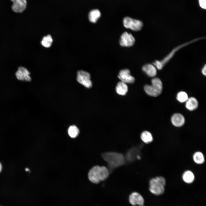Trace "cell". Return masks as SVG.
I'll return each mask as SVG.
<instances>
[{
	"mask_svg": "<svg viewBox=\"0 0 206 206\" xmlns=\"http://www.w3.org/2000/svg\"><path fill=\"white\" fill-rule=\"evenodd\" d=\"M142 140L146 144H148L153 140V137L152 134L149 131H144L140 135Z\"/></svg>",
	"mask_w": 206,
	"mask_h": 206,
	"instance_id": "cell-19",
	"label": "cell"
},
{
	"mask_svg": "<svg viewBox=\"0 0 206 206\" xmlns=\"http://www.w3.org/2000/svg\"><path fill=\"white\" fill-rule=\"evenodd\" d=\"M171 120L173 125L177 127L182 126L185 122V119L183 116L179 113L173 114L171 117Z\"/></svg>",
	"mask_w": 206,
	"mask_h": 206,
	"instance_id": "cell-13",
	"label": "cell"
},
{
	"mask_svg": "<svg viewBox=\"0 0 206 206\" xmlns=\"http://www.w3.org/2000/svg\"></svg>",
	"mask_w": 206,
	"mask_h": 206,
	"instance_id": "cell-28",
	"label": "cell"
},
{
	"mask_svg": "<svg viewBox=\"0 0 206 206\" xmlns=\"http://www.w3.org/2000/svg\"><path fill=\"white\" fill-rule=\"evenodd\" d=\"M201 72L202 74L205 76L206 75V64H205L203 67L202 68Z\"/></svg>",
	"mask_w": 206,
	"mask_h": 206,
	"instance_id": "cell-25",
	"label": "cell"
},
{
	"mask_svg": "<svg viewBox=\"0 0 206 206\" xmlns=\"http://www.w3.org/2000/svg\"><path fill=\"white\" fill-rule=\"evenodd\" d=\"M199 3L200 6L202 9H206V0H199Z\"/></svg>",
	"mask_w": 206,
	"mask_h": 206,
	"instance_id": "cell-24",
	"label": "cell"
},
{
	"mask_svg": "<svg viewBox=\"0 0 206 206\" xmlns=\"http://www.w3.org/2000/svg\"><path fill=\"white\" fill-rule=\"evenodd\" d=\"M144 90L148 95L156 97L162 93L163 85L161 80L158 78H154L151 80V85H146L144 87Z\"/></svg>",
	"mask_w": 206,
	"mask_h": 206,
	"instance_id": "cell-4",
	"label": "cell"
},
{
	"mask_svg": "<svg viewBox=\"0 0 206 206\" xmlns=\"http://www.w3.org/2000/svg\"><path fill=\"white\" fill-rule=\"evenodd\" d=\"M198 105L197 100L193 97L188 98L186 102L185 106L187 109L190 111H193L197 109Z\"/></svg>",
	"mask_w": 206,
	"mask_h": 206,
	"instance_id": "cell-15",
	"label": "cell"
},
{
	"mask_svg": "<svg viewBox=\"0 0 206 206\" xmlns=\"http://www.w3.org/2000/svg\"><path fill=\"white\" fill-rule=\"evenodd\" d=\"M15 76L19 80L29 82L31 80L30 72L27 69L23 67L18 68L16 72Z\"/></svg>",
	"mask_w": 206,
	"mask_h": 206,
	"instance_id": "cell-9",
	"label": "cell"
},
{
	"mask_svg": "<svg viewBox=\"0 0 206 206\" xmlns=\"http://www.w3.org/2000/svg\"><path fill=\"white\" fill-rule=\"evenodd\" d=\"M77 80L80 84L87 88H90L92 86L90 80V75L88 72L83 70L78 71L77 72Z\"/></svg>",
	"mask_w": 206,
	"mask_h": 206,
	"instance_id": "cell-7",
	"label": "cell"
},
{
	"mask_svg": "<svg viewBox=\"0 0 206 206\" xmlns=\"http://www.w3.org/2000/svg\"><path fill=\"white\" fill-rule=\"evenodd\" d=\"M193 158L194 162L198 164H202L205 161L203 154L199 151L195 152L193 155Z\"/></svg>",
	"mask_w": 206,
	"mask_h": 206,
	"instance_id": "cell-20",
	"label": "cell"
},
{
	"mask_svg": "<svg viewBox=\"0 0 206 206\" xmlns=\"http://www.w3.org/2000/svg\"><path fill=\"white\" fill-rule=\"evenodd\" d=\"M69 136L72 138L76 137L79 133L78 128L75 125H72L69 127L68 130Z\"/></svg>",
	"mask_w": 206,
	"mask_h": 206,
	"instance_id": "cell-22",
	"label": "cell"
},
{
	"mask_svg": "<svg viewBox=\"0 0 206 206\" xmlns=\"http://www.w3.org/2000/svg\"><path fill=\"white\" fill-rule=\"evenodd\" d=\"M110 172L105 166L96 165L92 167L88 173V178L92 183L98 184L104 181L109 177Z\"/></svg>",
	"mask_w": 206,
	"mask_h": 206,
	"instance_id": "cell-1",
	"label": "cell"
},
{
	"mask_svg": "<svg viewBox=\"0 0 206 206\" xmlns=\"http://www.w3.org/2000/svg\"><path fill=\"white\" fill-rule=\"evenodd\" d=\"M116 90L118 94L124 96L128 92V86L126 83L122 81L119 82L117 83L116 86Z\"/></svg>",
	"mask_w": 206,
	"mask_h": 206,
	"instance_id": "cell-16",
	"label": "cell"
},
{
	"mask_svg": "<svg viewBox=\"0 0 206 206\" xmlns=\"http://www.w3.org/2000/svg\"><path fill=\"white\" fill-rule=\"evenodd\" d=\"M13 3L12 10L16 13H21L25 9L27 5L26 0H11Z\"/></svg>",
	"mask_w": 206,
	"mask_h": 206,
	"instance_id": "cell-12",
	"label": "cell"
},
{
	"mask_svg": "<svg viewBox=\"0 0 206 206\" xmlns=\"http://www.w3.org/2000/svg\"><path fill=\"white\" fill-rule=\"evenodd\" d=\"M2 169V166L1 164L0 163V172H1Z\"/></svg>",
	"mask_w": 206,
	"mask_h": 206,
	"instance_id": "cell-26",
	"label": "cell"
},
{
	"mask_svg": "<svg viewBox=\"0 0 206 206\" xmlns=\"http://www.w3.org/2000/svg\"><path fill=\"white\" fill-rule=\"evenodd\" d=\"M143 71L149 76L153 77L157 74V71L155 67L150 64H146L142 67Z\"/></svg>",
	"mask_w": 206,
	"mask_h": 206,
	"instance_id": "cell-14",
	"label": "cell"
},
{
	"mask_svg": "<svg viewBox=\"0 0 206 206\" xmlns=\"http://www.w3.org/2000/svg\"><path fill=\"white\" fill-rule=\"evenodd\" d=\"M142 206H144V205H142Z\"/></svg>",
	"mask_w": 206,
	"mask_h": 206,
	"instance_id": "cell-27",
	"label": "cell"
},
{
	"mask_svg": "<svg viewBox=\"0 0 206 206\" xmlns=\"http://www.w3.org/2000/svg\"><path fill=\"white\" fill-rule=\"evenodd\" d=\"M123 23L125 27L134 31L140 30L143 26V23L141 21L128 17L124 18Z\"/></svg>",
	"mask_w": 206,
	"mask_h": 206,
	"instance_id": "cell-6",
	"label": "cell"
},
{
	"mask_svg": "<svg viewBox=\"0 0 206 206\" xmlns=\"http://www.w3.org/2000/svg\"><path fill=\"white\" fill-rule=\"evenodd\" d=\"M135 39L132 35L125 32L121 35L119 40L120 45L123 47H129L134 45Z\"/></svg>",
	"mask_w": 206,
	"mask_h": 206,
	"instance_id": "cell-8",
	"label": "cell"
},
{
	"mask_svg": "<svg viewBox=\"0 0 206 206\" xmlns=\"http://www.w3.org/2000/svg\"><path fill=\"white\" fill-rule=\"evenodd\" d=\"M101 14L100 11L98 9H94L91 11L89 13L88 18L90 22L96 23L100 18Z\"/></svg>",
	"mask_w": 206,
	"mask_h": 206,
	"instance_id": "cell-17",
	"label": "cell"
},
{
	"mask_svg": "<svg viewBox=\"0 0 206 206\" xmlns=\"http://www.w3.org/2000/svg\"><path fill=\"white\" fill-rule=\"evenodd\" d=\"M176 98L180 102L183 103L186 102L188 98L187 94L185 92L181 91L177 94Z\"/></svg>",
	"mask_w": 206,
	"mask_h": 206,
	"instance_id": "cell-23",
	"label": "cell"
},
{
	"mask_svg": "<svg viewBox=\"0 0 206 206\" xmlns=\"http://www.w3.org/2000/svg\"><path fill=\"white\" fill-rule=\"evenodd\" d=\"M53 39L50 35H47L43 37L41 41V44L44 47L46 48L50 47L52 43Z\"/></svg>",
	"mask_w": 206,
	"mask_h": 206,
	"instance_id": "cell-21",
	"label": "cell"
},
{
	"mask_svg": "<svg viewBox=\"0 0 206 206\" xmlns=\"http://www.w3.org/2000/svg\"><path fill=\"white\" fill-rule=\"evenodd\" d=\"M199 39H201V38L195 39L177 47L172 50L162 60L160 61L156 60L154 62H153V64L159 70H161L172 57H173L175 53L177 51L185 45H187L195 41H196Z\"/></svg>",
	"mask_w": 206,
	"mask_h": 206,
	"instance_id": "cell-5",
	"label": "cell"
},
{
	"mask_svg": "<svg viewBox=\"0 0 206 206\" xmlns=\"http://www.w3.org/2000/svg\"><path fill=\"white\" fill-rule=\"evenodd\" d=\"M102 157L110 167L115 169L123 165L125 162L124 155L115 152H107L103 153Z\"/></svg>",
	"mask_w": 206,
	"mask_h": 206,
	"instance_id": "cell-2",
	"label": "cell"
},
{
	"mask_svg": "<svg viewBox=\"0 0 206 206\" xmlns=\"http://www.w3.org/2000/svg\"><path fill=\"white\" fill-rule=\"evenodd\" d=\"M166 180L162 176H157L151 179L149 181V190L152 194L156 195L163 194L165 191Z\"/></svg>",
	"mask_w": 206,
	"mask_h": 206,
	"instance_id": "cell-3",
	"label": "cell"
},
{
	"mask_svg": "<svg viewBox=\"0 0 206 206\" xmlns=\"http://www.w3.org/2000/svg\"><path fill=\"white\" fill-rule=\"evenodd\" d=\"M182 179L183 181L187 183H191L193 182L195 179V176L193 173L190 170L185 171L182 175Z\"/></svg>",
	"mask_w": 206,
	"mask_h": 206,
	"instance_id": "cell-18",
	"label": "cell"
},
{
	"mask_svg": "<svg viewBox=\"0 0 206 206\" xmlns=\"http://www.w3.org/2000/svg\"><path fill=\"white\" fill-rule=\"evenodd\" d=\"M129 201L130 203L133 205H143L144 200L142 197L137 192L132 193L129 197Z\"/></svg>",
	"mask_w": 206,
	"mask_h": 206,
	"instance_id": "cell-11",
	"label": "cell"
},
{
	"mask_svg": "<svg viewBox=\"0 0 206 206\" xmlns=\"http://www.w3.org/2000/svg\"><path fill=\"white\" fill-rule=\"evenodd\" d=\"M118 78L121 81L125 83L132 84L135 81L134 78L130 74V70L128 69L121 70L118 75Z\"/></svg>",
	"mask_w": 206,
	"mask_h": 206,
	"instance_id": "cell-10",
	"label": "cell"
}]
</instances>
